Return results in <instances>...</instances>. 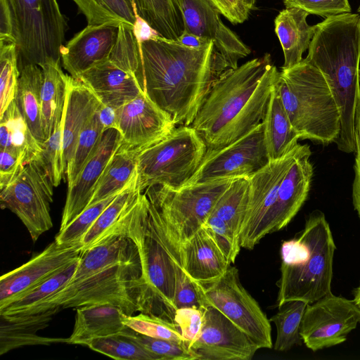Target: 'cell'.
I'll list each match as a JSON object with an SVG mask.
<instances>
[{
  "label": "cell",
  "instance_id": "obj_1",
  "mask_svg": "<svg viewBox=\"0 0 360 360\" xmlns=\"http://www.w3.org/2000/svg\"><path fill=\"white\" fill-rule=\"evenodd\" d=\"M138 42L143 92L175 124L190 126L212 84L229 71L213 41L191 48L155 34Z\"/></svg>",
  "mask_w": 360,
  "mask_h": 360
},
{
  "label": "cell",
  "instance_id": "obj_2",
  "mask_svg": "<svg viewBox=\"0 0 360 360\" xmlns=\"http://www.w3.org/2000/svg\"><path fill=\"white\" fill-rule=\"evenodd\" d=\"M278 75L270 54L265 53L212 84L190 125L207 150L228 146L262 122Z\"/></svg>",
  "mask_w": 360,
  "mask_h": 360
},
{
  "label": "cell",
  "instance_id": "obj_3",
  "mask_svg": "<svg viewBox=\"0 0 360 360\" xmlns=\"http://www.w3.org/2000/svg\"><path fill=\"white\" fill-rule=\"evenodd\" d=\"M335 249L324 214L313 211L304 229L282 243L278 307L291 300L311 304L331 292Z\"/></svg>",
  "mask_w": 360,
  "mask_h": 360
},
{
  "label": "cell",
  "instance_id": "obj_4",
  "mask_svg": "<svg viewBox=\"0 0 360 360\" xmlns=\"http://www.w3.org/2000/svg\"><path fill=\"white\" fill-rule=\"evenodd\" d=\"M276 86L290 120L301 139L335 142L340 112L323 74L305 58L279 72Z\"/></svg>",
  "mask_w": 360,
  "mask_h": 360
},
{
  "label": "cell",
  "instance_id": "obj_5",
  "mask_svg": "<svg viewBox=\"0 0 360 360\" xmlns=\"http://www.w3.org/2000/svg\"><path fill=\"white\" fill-rule=\"evenodd\" d=\"M131 240L138 246L141 260L146 285L144 313L174 321L176 267L183 259L181 243L150 200Z\"/></svg>",
  "mask_w": 360,
  "mask_h": 360
},
{
  "label": "cell",
  "instance_id": "obj_6",
  "mask_svg": "<svg viewBox=\"0 0 360 360\" xmlns=\"http://www.w3.org/2000/svg\"><path fill=\"white\" fill-rule=\"evenodd\" d=\"M145 292L141 263L116 264L64 287L29 314L58 307L77 308L108 303L120 307L127 315H134L145 311Z\"/></svg>",
  "mask_w": 360,
  "mask_h": 360
},
{
  "label": "cell",
  "instance_id": "obj_7",
  "mask_svg": "<svg viewBox=\"0 0 360 360\" xmlns=\"http://www.w3.org/2000/svg\"><path fill=\"white\" fill-rule=\"evenodd\" d=\"M207 146L191 126L174 128L161 140L142 148L137 155V187L141 192L155 186H184L200 166Z\"/></svg>",
  "mask_w": 360,
  "mask_h": 360
},
{
  "label": "cell",
  "instance_id": "obj_8",
  "mask_svg": "<svg viewBox=\"0 0 360 360\" xmlns=\"http://www.w3.org/2000/svg\"><path fill=\"white\" fill-rule=\"evenodd\" d=\"M12 10L21 68L61 62L60 48L68 28L57 0H8Z\"/></svg>",
  "mask_w": 360,
  "mask_h": 360
},
{
  "label": "cell",
  "instance_id": "obj_9",
  "mask_svg": "<svg viewBox=\"0 0 360 360\" xmlns=\"http://www.w3.org/2000/svg\"><path fill=\"white\" fill-rule=\"evenodd\" d=\"M233 179H219L171 189L162 186L144 191L165 223L181 243L205 224L220 196Z\"/></svg>",
  "mask_w": 360,
  "mask_h": 360
},
{
  "label": "cell",
  "instance_id": "obj_10",
  "mask_svg": "<svg viewBox=\"0 0 360 360\" xmlns=\"http://www.w3.org/2000/svg\"><path fill=\"white\" fill-rule=\"evenodd\" d=\"M53 184L41 158L26 164L18 176L1 189L2 209L14 213L35 242L53 226Z\"/></svg>",
  "mask_w": 360,
  "mask_h": 360
},
{
  "label": "cell",
  "instance_id": "obj_11",
  "mask_svg": "<svg viewBox=\"0 0 360 360\" xmlns=\"http://www.w3.org/2000/svg\"><path fill=\"white\" fill-rule=\"evenodd\" d=\"M205 308L212 306L245 332L259 347L271 348V328L257 302L243 286L238 270L229 266L216 282L205 286Z\"/></svg>",
  "mask_w": 360,
  "mask_h": 360
},
{
  "label": "cell",
  "instance_id": "obj_12",
  "mask_svg": "<svg viewBox=\"0 0 360 360\" xmlns=\"http://www.w3.org/2000/svg\"><path fill=\"white\" fill-rule=\"evenodd\" d=\"M269 162L261 122L229 145L207 150L198 169L184 186L219 179L248 177Z\"/></svg>",
  "mask_w": 360,
  "mask_h": 360
},
{
  "label": "cell",
  "instance_id": "obj_13",
  "mask_svg": "<svg viewBox=\"0 0 360 360\" xmlns=\"http://www.w3.org/2000/svg\"><path fill=\"white\" fill-rule=\"evenodd\" d=\"M359 323L360 311L353 300L330 292L307 304L300 335L307 347L316 352L344 342Z\"/></svg>",
  "mask_w": 360,
  "mask_h": 360
},
{
  "label": "cell",
  "instance_id": "obj_14",
  "mask_svg": "<svg viewBox=\"0 0 360 360\" xmlns=\"http://www.w3.org/2000/svg\"><path fill=\"white\" fill-rule=\"evenodd\" d=\"M309 151L308 145L298 144L283 158L270 160L248 176V202L239 236L241 248L252 250L260 241L263 224L275 202L281 184L293 162Z\"/></svg>",
  "mask_w": 360,
  "mask_h": 360
},
{
  "label": "cell",
  "instance_id": "obj_15",
  "mask_svg": "<svg viewBox=\"0 0 360 360\" xmlns=\"http://www.w3.org/2000/svg\"><path fill=\"white\" fill-rule=\"evenodd\" d=\"M188 349L197 360H250L259 349L240 328L217 309H203L198 338Z\"/></svg>",
  "mask_w": 360,
  "mask_h": 360
},
{
  "label": "cell",
  "instance_id": "obj_16",
  "mask_svg": "<svg viewBox=\"0 0 360 360\" xmlns=\"http://www.w3.org/2000/svg\"><path fill=\"white\" fill-rule=\"evenodd\" d=\"M82 248V244L67 245L54 240L26 263L2 275L0 309L71 264L81 256Z\"/></svg>",
  "mask_w": 360,
  "mask_h": 360
},
{
  "label": "cell",
  "instance_id": "obj_17",
  "mask_svg": "<svg viewBox=\"0 0 360 360\" xmlns=\"http://www.w3.org/2000/svg\"><path fill=\"white\" fill-rule=\"evenodd\" d=\"M185 31L213 41L227 70L237 68L240 59L251 51L220 18V13L207 0H178Z\"/></svg>",
  "mask_w": 360,
  "mask_h": 360
},
{
  "label": "cell",
  "instance_id": "obj_18",
  "mask_svg": "<svg viewBox=\"0 0 360 360\" xmlns=\"http://www.w3.org/2000/svg\"><path fill=\"white\" fill-rule=\"evenodd\" d=\"M117 129L122 143L141 150L166 136L174 128L170 116L143 92L116 109Z\"/></svg>",
  "mask_w": 360,
  "mask_h": 360
},
{
  "label": "cell",
  "instance_id": "obj_19",
  "mask_svg": "<svg viewBox=\"0 0 360 360\" xmlns=\"http://www.w3.org/2000/svg\"><path fill=\"white\" fill-rule=\"evenodd\" d=\"M122 143L117 129L104 131L102 139L75 181L68 186L60 229L63 230L89 205L94 190L114 153Z\"/></svg>",
  "mask_w": 360,
  "mask_h": 360
},
{
  "label": "cell",
  "instance_id": "obj_20",
  "mask_svg": "<svg viewBox=\"0 0 360 360\" xmlns=\"http://www.w3.org/2000/svg\"><path fill=\"white\" fill-rule=\"evenodd\" d=\"M311 151L300 156L292 165L278 190L261 231V238L286 226L305 202L310 190L313 167Z\"/></svg>",
  "mask_w": 360,
  "mask_h": 360
},
{
  "label": "cell",
  "instance_id": "obj_21",
  "mask_svg": "<svg viewBox=\"0 0 360 360\" xmlns=\"http://www.w3.org/2000/svg\"><path fill=\"white\" fill-rule=\"evenodd\" d=\"M119 27L89 25L77 32L60 48L62 66L70 76H79L109 58L117 40Z\"/></svg>",
  "mask_w": 360,
  "mask_h": 360
},
{
  "label": "cell",
  "instance_id": "obj_22",
  "mask_svg": "<svg viewBox=\"0 0 360 360\" xmlns=\"http://www.w3.org/2000/svg\"><path fill=\"white\" fill-rule=\"evenodd\" d=\"M77 79L93 91L103 105L115 109L143 92L136 75L120 68L109 58L84 72Z\"/></svg>",
  "mask_w": 360,
  "mask_h": 360
},
{
  "label": "cell",
  "instance_id": "obj_23",
  "mask_svg": "<svg viewBox=\"0 0 360 360\" xmlns=\"http://www.w3.org/2000/svg\"><path fill=\"white\" fill-rule=\"evenodd\" d=\"M67 90L62 116L65 170L71 161L79 136L102 103L82 81L66 75Z\"/></svg>",
  "mask_w": 360,
  "mask_h": 360
},
{
  "label": "cell",
  "instance_id": "obj_24",
  "mask_svg": "<svg viewBox=\"0 0 360 360\" xmlns=\"http://www.w3.org/2000/svg\"><path fill=\"white\" fill-rule=\"evenodd\" d=\"M181 250L185 270L203 286L218 281L231 264L205 224L181 243Z\"/></svg>",
  "mask_w": 360,
  "mask_h": 360
},
{
  "label": "cell",
  "instance_id": "obj_25",
  "mask_svg": "<svg viewBox=\"0 0 360 360\" xmlns=\"http://www.w3.org/2000/svg\"><path fill=\"white\" fill-rule=\"evenodd\" d=\"M125 314L120 307L108 303L77 307L73 331L66 343L86 346L94 339L121 333L127 327Z\"/></svg>",
  "mask_w": 360,
  "mask_h": 360
},
{
  "label": "cell",
  "instance_id": "obj_26",
  "mask_svg": "<svg viewBox=\"0 0 360 360\" xmlns=\"http://www.w3.org/2000/svg\"><path fill=\"white\" fill-rule=\"evenodd\" d=\"M131 263H141L136 243L123 236L110 237L82 252L77 268L66 286L111 266Z\"/></svg>",
  "mask_w": 360,
  "mask_h": 360
},
{
  "label": "cell",
  "instance_id": "obj_27",
  "mask_svg": "<svg viewBox=\"0 0 360 360\" xmlns=\"http://www.w3.org/2000/svg\"><path fill=\"white\" fill-rule=\"evenodd\" d=\"M61 309L58 307L28 314H0V354L26 345L66 343L67 338H49L37 335V332L47 327L52 316Z\"/></svg>",
  "mask_w": 360,
  "mask_h": 360
},
{
  "label": "cell",
  "instance_id": "obj_28",
  "mask_svg": "<svg viewBox=\"0 0 360 360\" xmlns=\"http://www.w3.org/2000/svg\"><path fill=\"white\" fill-rule=\"evenodd\" d=\"M309 13L297 8H285L274 20L275 32L281 43L284 63L281 69L290 68L299 63L309 47L316 25L307 22Z\"/></svg>",
  "mask_w": 360,
  "mask_h": 360
},
{
  "label": "cell",
  "instance_id": "obj_29",
  "mask_svg": "<svg viewBox=\"0 0 360 360\" xmlns=\"http://www.w3.org/2000/svg\"><path fill=\"white\" fill-rule=\"evenodd\" d=\"M262 123L264 143L269 161L283 158L299 144L300 136L285 110L276 83Z\"/></svg>",
  "mask_w": 360,
  "mask_h": 360
},
{
  "label": "cell",
  "instance_id": "obj_30",
  "mask_svg": "<svg viewBox=\"0 0 360 360\" xmlns=\"http://www.w3.org/2000/svg\"><path fill=\"white\" fill-rule=\"evenodd\" d=\"M41 68L28 64L21 68L15 102L34 137L41 143L46 141L41 113Z\"/></svg>",
  "mask_w": 360,
  "mask_h": 360
},
{
  "label": "cell",
  "instance_id": "obj_31",
  "mask_svg": "<svg viewBox=\"0 0 360 360\" xmlns=\"http://www.w3.org/2000/svg\"><path fill=\"white\" fill-rule=\"evenodd\" d=\"M60 62L51 60L39 67L42 70L41 113L46 140L61 122L66 97V75Z\"/></svg>",
  "mask_w": 360,
  "mask_h": 360
},
{
  "label": "cell",
  "instance_id": "obj_32",
  "mask_svg": "<svg viewBox=\"0 0 360 360\" xmlns=\"http://www.w3.org/2000/svg\"><path fill=\"white\" fill-rule=\"evenodd\" d=\"M0 121V149L18 153L25 165L40 157L44 143L32 134L14 100Z\"/></svg>",
  "mask_w": 360,
  "mask_h": 360
},
{
  "label": "cell",
  "instance_id": "obj_33",
  "mask_svg": "<svg viewBox=\"0 0 360 360\" xmlns=\"http://www.w3.org/2000/svg\"><path fill=\"white\" fill-rule=\"evenodd\" d=\"M139 150L122 143L97 184L89 206L120 192L128 185L136 174Z\"/></svg>",
  "mask_w": 360,
  "mask_h": 360
},
{
  "label": "cell",
  "instance_id": "obj_34",
  "mask_svg": "<svg viewBox=\"0 0 360 360\" xmlns=\"http://www.w3.org/2000/svg\"><path fill=\"white\" fill-rule=\"evenodd\" d=\"M136 15L158 35L177 40L184 30L178 0H130Z\"/></svg>",
  "mask_w": 360,
  "mask_h": 360
},
{
  "label": "cell",
  "instance_id": "obj_35",
  "mask_svg": "<svg viewBox=\"0 0 360 360\" xmlns=\"http://www.w3.org/2000/svg\"><path fill=\"white\" fill-rule=\"evenodd\" d=\"M89 25H124L134 29L137 15L130 0H72Z\"/></svg>",
  "mask_w": 360,
  "mask_h": 360
},
{
  "label": "cell",
  "instance_id": "obj_36",
  "mask_svg": "<svg viewBox=\"0 0 360 360\" xmlns=\"http://www.w3.org/2000/svg\"><path fill=\"white\" fill-rule=\"evenodd\" d=\"M79 257L63 270L1 309L0 314L11 316L30 313L37 306L68 284L77 268Z\"/></svg>",
  "mask_w": 360,
  "mask_h": 360
},
{
  "label": "cell",
  "instance_id": "obj_37",
  "mask_svg": "<svg viewBox=\"0 0 360 360\" xmlns=\"http://www.w3.org/2000/svg\"><path fill=\"white\" fill-rule=\"evenodd\" d=\"M248 197V177L235 178L220 196L210 213L223 220L239 240Z\"/></svg>",
  "mask_w": 360,
  "mask_h": 360
},
{
  "label": "cell",
  "instance_id": "obj_38",
  "mask_svg": "<svg viewBox=\"0 0 360 360\" xmlns=\"http://www.w3.org/2000/svg\"><path fill=\"white\" fill-rule=\"evenodd\" d=\"M86 346L91 349L115 359L163 360L162 357L145 348L128 326L121 333L94 339Z\"/></svg>",
  "mask_w": 360,
  "mask_h": 360
},
{
  "label": "cell",
  "instance_id": "obj_39",
  "mask_svg": "<svg viewBox=\"0 0 360 360\" xmlns=\"http://www.w3.org/2000/svg\"><path fill=\"white\" fill-rule=\"evenodd\" d=\"M307 304L302 300H291L278 307V312L270 319L276 328L275 350L285 352L301 344L300 328Z\"/></svg>",
  "mask_w": 360,
  "mask_h": 360
},
{
  "label": "cell",
  "instance_id": "obj_40",
  "mask_svg": "<svg viewBox=\"0 0 360 360\" xmlns=\"http://www.w3.org/2000/svg\"><path fill=\"white\" fill-rule=\"evenodd\" d=\"M98 111L82 131L72 158L66 169L68 186L77 179L84 166L98 146L103 133Z\"/></svg>",
  "mask_w": 360,
  "mask_h": 360
},
{
  "label": "cell",
  "instance_id": "obj_41",
  "mask_svg": "<svg viewBox=\"0 0 360 360\" xmlns=\"http://www.w3.org/2000/svg\"><path fill=\"white\" fill-rule=\"evenodd\" d=\"M0 117L15 99L20 72L15 43H0Z\"/></svg>",
  "mask_w": 360,
  "mask_h": 360
},
{
  "label": "cell",
  "instance_id": "obj_42",
  "mask_svg": "<svg viewBox=\"0 0 360 360\" xmlns=\"http://www.w3.org/2000/svg\"><path fill=\"white\" fill-rule=\"evenodd\" d=\"M124 323L127 326L141 334L174 341L188 347L178 325L174 321L140 312L137 315L125 314Z\"/></svg>",
  "mask_w": 360,
  "mask_h": 360
},
{
  "label": "cell",
  "instance_id": "obj_43",
  "mask_svg": "<svg viewBox=\"0 0 360 360\" xmlns=\"http://www.w3.org/2000/svg\"><path fill=\"white\" fill-rule=\"evenodd\" d=\"M120 192L86 207L65 228L58 231L56 235L55 240L61 245L82 244L83 238L100 214Z\"/></svg>",
  "mask_w": 360,
  "mask_h": 360
},
{
  "label": "cell",
  "instance_id": "obj_44",
  "mask_svg": "<svg viewBox=\"0 0 360 360\" xmlns=\"http://www.w3.org/2000/svg\"><path fill=\"white\" fill-rule=\"evenodd\" d=\"M109 59L120 68L136 75L139 68L140 52L133 30L124 25L119 26L117 40Z\"/></svg>",
  "mask_w": 360,
  "mask_h": 360
},
{
  "label": "cell",
  "instance_id": "obj_45",
  "mask_svg": "<svg viewBox=\"0 0 360 360\" xmlns=\"http://www.w3.org/2000/svg\"><path fill=\"white\" fill-rule=\"evenodd\" d=\"M41 158L54 186L60 185L64 173L62 120L53 134L44 142Z\"/></svg>",
  "mask_w": 360,
  "mask_h": 360
},
{
  "label": "cell",
  "instance_id": "obj_46",
  "mask_svg": "<svg viewBox=\"0 0 360 360\" xmlns=\"http://www.w3.org/2000/svg\"><path fill=\"white\" fill-rule=\"evenodd\" d=\"M134 336L145 348L162 356L163 360H197L196 356L185 345L149 337L136 331Z\"/></svg>",
  "mask_w": 360,
  "mask_h": 360
},
{
  "label": "cell",
  "instance_id": "obj_47",
  "mask_svg": "<svg viewBox=\"0 0 360 360\" xmlns=\"http://www.w3.org/2000/svg\"><path fill=\"white\" fill-rule=\"evenodd\" d=\"M205 225L210 229L218 247L231 264H234L240 250V240L228 225L217 217L210 214Z\"/></svg>",
  "mask_w": 360,
  "mask_h": 360
},
{
  "label": "cell",
  "instance_id": "obj_48",
  "mask_svg": "<svg viewBox=\"0 0 360 360\" xmlns=\"http://www.w3.org/2000/svg\"><path fill=\"white\" fill-rule=\"evenodd\" d=\"M285 8H297L314 14L328 18L351 12L349 0H283Z\"/></svg>",
  "mask_w": 360,
  "mask_h": 360
},
{
  "label": "cell",
  "instance_id": "obj_49",
  "mask_svg": "<svg viewBox=\"0 0 360 360\" xmlns=\"http://www.w3.org/2000/svg\"><path fill=\"white\" fill-rule=\"evenodd\" d=\"M174 322L189 347L199 337L203 325V309L184 307L176 309Z\"/></svg>",
  "mask_w": 360,
  "mask_h": 360
},
{
  "label": "cell",
  "instance_id": "obj_50",
  "mask_svg": "<svg viewBox=\"0 0 360 360\" xmlns=\"http://www.w3.org/2000/svg\"><path fill=\"white\" fill-rule=\"evenodd\" d=\"M233 24L245 22L253 9L254 0H207Z\"/></svg>",
  "mask_w": 360,
  "mask_h": 360
},
{
  "label": "cell",
  "instance_id": "obj_51",
  "mask_svg": "<svg viewBox=\"0 0 360 360\" xmlns=\"http://www.w3.org/2000/svg\"><path fill=\"white\" fill-rule=\"evenodd\" d=\"M25 163L18 153L8 150L0 153V189L11 184L21 172Z\"/></svg>",
  "mask_w": 360,
  "mask_h": 360
},
{
  "label": "cell",
  "instance_id": "obj_52",
  "mask_svg": "<svg viewBox=\"0 0 360 360\" xmlns=\"http://www.w3.org/2000/svg\"><path fill=\"white\" fill-rule=\"evenodd\" d=\"M355 162L352 186L353 205L360 219V98L355 115Z\"/></svg>",
  "mask_w": 360,
  "mask_h": 360
},
{
  "label": "cell",
  "instance_id": "obj_53",
  "mask_svg": "<svg viewBox=\"0 0 360 360\" xmlns=\"http://www.w3.org/2000/svg\"><path fill=\"white\" fill-rule=\"evenodd\" d=\"M0 43L15 44L13 15L8 0H0Z\"/></svg>",
  "mask_w": 360,
  "mask_h": 360
},
{
  "label": "cell",
  "instance_id": "obj_54",
  "mask_svg": "<svg viewBox=\"0 0 360 360\" xmlns=\"http://www.w3.org/2000/svg\"><path fill=\"white\" fill-rule=\"evenodd\" d=\"M98 114L105 131L112 128L117 129L116 109L102 104L98 110Z\"/></svg>",
  "mask_w": 360,
  "mask_h": 360
},
{
  "label": "cell",
  "instance_id": "obj_55",
  "mask_svg": "<svg viewBox=\"0 0 360 360\" xmlns=\"http://www.w3.org/2000/svg\"><path fill=\"white\" fill-rule=\"evenodd\" d=\"M177 41L181 44L191 48H200L212 41L185 30H184Z\"/></svg>",
  "mask_w": 360,
  "mask_h": 360
},
{
  "label": "cell",
  "instance_id": "obj_56",
  "mask_svg": "<svg viewBox=\"0 0 360 360\" xmlns=\"http://www.w3.org/2000/svg\"><path fill=\"white\" fill-rule=\"evenodd\" d=\"M353 301L360 311V283L354 291Z\"/></svg>",
  "mask_w": 360,
  "mask_h": 360
},
{
  "label": "cell",
  "instance_id": "obj_57",
  "mask_svg": "<svg viewBox=\"0 0 360 360\" xmlns=\"http://www.w3.org/2000/svg\"><path fill=\"white\" fill-rule=\"evenodd\" d=\"M357 11H358L359 13H360V4H359V7H358Z\"/></svg>",
  "mask_w": 360,
  "mask_h": 360
},
{
  "label": "cell",
  "instance_id": "obj_58",
  "mask_svg": "<svg viewBox=\"0 0 360 360\" xmlns=\"http://www.w3.org/2000/svg\"><path fill=\"white\" fill-rule=\"evenodd\" d=\"M359 79H360V70H359Z\"/></svg>",
  "mask_w": 360,
  "mask_h": 360
},
{
  "label": "cell",
  "instance_id": "obj_59",
  "mask_svg": "<svg viewBox=\"0 0 360 360\" xmlns=\"http://www.w3.org/2000/svg\"><path fill=\"white\" fill-rule=\"evenodd\" d=\"M255 2L257 1V0H254Z\"/></svg>",
  "mask_w": 360,
  "mask_h": 360
}]
</instances>
